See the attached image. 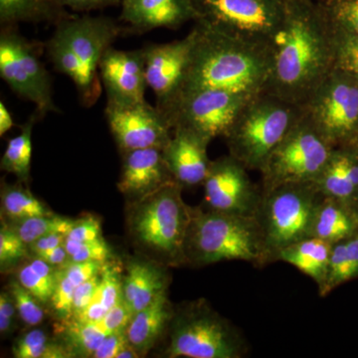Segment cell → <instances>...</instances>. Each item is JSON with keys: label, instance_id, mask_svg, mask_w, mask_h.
I'll return each mask as SVG.
<instances>
[{"label": "cell", "instance_id": "cell-1", "mask_svg": "<svg viewBox=\"0 0 358 358\" xmlns=\"http://www.w3.org/2000/svg\"><path fill=\"white\" fill-rule=\"evenodd\" d=\"M271 50L267 91L303 105L334 69L333 22L320 0H285Z\"/></svg>", "mask_w": 358, "mask_h": 358}, {"label": "cell", "instance_id": "cell-2", "mask_svg": "<svg viewBox=\"0 0 358 358\" xmlns=\"http://www.w3.org/2000/svg\"><path fill=\"white\" fill-rule=\"evenodd\" d=\"M192 30V56L176 96L202 90L247 96L267 91L272 70L271 43L246 38L203 18L195 20Z\"/></svg>", "mask_w": 358, "mask_h": 358}, {"label": "cell", "instance_id": "cell-3", "mask_svg": "<svg viewBox=\"0 0 358 358\" xmlns=\"http://www.w3.org/2000/svg\"><path fill=\"white\" fill-rule=\"evenodd\" d=\"M55 26L46 44L54 69L74 83L83 107H93L102 94L101 61L122 28L112 18L90 15L70 16Z\"/></svg>", "mask_w": 358, "mask_h": 358}, {"label": "cell", "instance_id": "cell-4", "mask_svg": "<svg viewBox=\"0 0 358 358\" xmlns=\"http://www.w3.org/2000/svg\"><path fill=\"white\" fill-rule=\"evenodd\" d=\"M182 186L169 183L138 201L127 202L126 230L138 254L166 267L186 266L185 240L192 207Z\"/></svg>", "mask_w": 358, "mask_h": 358}, {"label": "cell", "instance_id": "cell-5", "mask_svg": "<svg viewBox=\"0 0 358 358\" xmlns=\"http://www.w3.org/2000/svg\"><path fill=\"white\" fill-rule=\"evenodd\" d=\"M186 266L205 267L224 261H245L256 267L271 263L256 216L192 207L185 240Z\"/></svg>", "mask_w": 358, "mask_h": 358}, {"label": "cell", "instance_id": "cell-6", "mask_svg": "<svg viewBox=\"0 0 358 358\" xmlns=\"http://www.w3.org/2000/svg\"><path fill=\"white\" fill-rule=\"evenodd\" d=\"M164 357L243 358L249 353L244 334L204 299L174 308Z\"/></svg>", "mask_w": 358, "mask_h": 358}, {"label": "cell", "instance_id": "cell-7", "mask_svg": "<svg viewBox=\"0 0 358 358\" xmlns=\"http://www.w3.org/2000/svg\"><path fill=\"white\" fill-rule=\"evenodd\" d=\"M301 106L265 91L250 99L225 136L231 157L248 171H259L292 127Z\"/></svg>", "mask_w": 358, "mask_h": 358}, {"label": "cell", "instance_id": "cell-8", "mask_svg": "<svg viewBox=\"0 0 358 358\" xmlns=\"http://www.w3.org/2000/svg\"><path fill=\"white\" fill-rule=\"evenodd\" d=\"M324 194L315 182L289 183L262 192L256 218L271 263L282 249L312 237L315 212Z\"/></svg>", "mask_w": 358, "mask_h": 358}, {"label": "cell", "instance_id": "cell-9", "mask_svg": "<svg viewBox=\"0 0 358 358\" xmlns=\"http://www.w3.org/2000/svg\"><path fill=\"white\" fill-rule=\"evenodd\" d=\"M334 148H358V79L334 68L301 106Z\"/></svg>", "mask_w": 358, "mask_h": 358}, {"label": "cell", "instance_id": "cell-10", "mask_svg": "<svg viewBox=\"0 0 358 358\" xmlns=\"http://www.w3.org/2000/svg\"><path fill=\"white\" fill-rule=\"evenodd\" d=\"M333 150L303 113L261 169V189L315 182Z\"/></svg>", "mask_w": 358, "mask_h": 358}, {"label": "cell", "instance_id": "cell-11", "mask_svg": "<svg viewBox=\"0 0 358 358\" xmlns=\"http://www.w3.org/2000/svg\"><path fill=\"white\" fill-rule=\"evenodd\" d=\"M13 26H2L0 32V76L13 93L34 103L37 115L59 113L50 74L40 58L41 49Z\"/></svg>", "mask_w": 358, "mask_h": 358}, {"label": "cell", "instance_id": "cell-12", "mask_svg": "<svg viewBox=\"0 0 358 358\" xmlns=\"http://www.w3.org/2000/svg\"><path fill=\"white\" fill-rule=\"evenodd\" d=\"M254 96L219 90H202L179 94L159 109L171 129H189L211 141L225 138L233 122Z\"/></svg>", "mask_w": 358, "mask_h": 358}, {"label": "cell", "instance_id": "cell-13", "mask_svg": "<svg viewBox=\"0 0 358 358\" xmlns=\"http://www.w3.org/2000/svg\"><path fill=\"white\" fill-rule=\"evenodd\" d=\"M200 17L246 38L271 43L285 0H192Z\"/></svg>", "mask_w": 358, "mask_h": 358}, {"label": "cell", "instance_id": "cell-14", "mask_svg": "<svg viewBox=\"0 0 358 358\" xmlns=\"http://www.w3.org/2000/svg\"><path fill=\"white\" fill-rule=\"evenodd\" d=\"M105 115L122 155L143 148L162 150L173 134L166 115L145 100L126 103L107 102Z\"/></svg>", "mask_w": 358, "mask_h": 358}, {"label": "cell", "instance_id": "cell-15", "mask_svg": "<svg viewBox=\"0 0 358 358\" xmlns=\"http://www.w3.org/2000/svg\"><path fill=\"white\" fill-rule=\"evenodd\" d=\"M246 169L230 155L211 160L203 182L204 207L211 210L256 216L262 199L261 186L252 181Z\"/></svg>", "mask_w": 358, "mask_h": 358}, {"label": "cell", "instance_id": "cell-16", "mask_svg": "<svg viewBox=\"0 0 358 358\" xmlns=\"http://www.w3.org/2000/svg\"><path fill=\"white\" fill-rule=\"evenodd\" d=\"M194 34L192 30L182 39L143 47L148 87L157 96V107L162 109L180 89L189 64Z\"/></svg>", "mask_w": 358, "mask_h": 358}, {"label": "cell", "instance_id": "cell-17", "mask_svg": "<svg viewBox=\"0 0 358 358\" xmlns=\"http://www.w3.org/2000/svg\"><path fill=\"white\" fill-rule=\"evenodd\" d=\"M107 102L126 103L145 100L148 88L143 49L119 50L110 47L100 64Z\"/></svg>", "mask_w": 358, "mask_h": 358}, {"label": "cell", "instance_id": "cell-18", "mask_svg": "<svg viewBox=\"0 0 358 358\" xmlns=\"http://www.w3.org/2000/svg\"><path fill=\"white\" fill-rule=\"evenodd\" d=\"M122 157L117 186L127 202L138 201L169 183L176 182L159 148L131 150Z\"/></svg>", "mask_w": 358, "mask_h": 358}, {"label": "cell", "instance_id": "cell-19", "mask_svg": "<svg viewBox=\"0 0 358 358\" xmlns=\"http://www.w3.org/2000/svg\"><path fill=\"white\" fill-rule=\"evenodd\" d=\"M210 141L189 129H173L162 155L174 180L182 187L203 185L211 160L207 154Z\"/></svg>", "mask_w": 358, "mask_h": 358}, {"label": "cell", "instance_id": "cell-20", "mask_svg": "<svg viewBox=\"0 0 358 358\" xmlns=\"http://www.w3.org/2000/svg\"><path fill=\"white\" fill-rule=\"evenodd\" d=\"M121 18L136 32L176 29L200 17L192 0H122Z\"/></svg>", "mask_w": 358, "mask_h": 358}, {"label": "cell", "instance_id": "cell-21", "mask_svg": "<svg viewBox=\"0 0 358 358\" xmlns=\"http://www.w3.org/2000/svg\"><path fill=\"white\" fill-rule=\"evenodd\" d=\"M122 273V300L134 313L148 307L162 292L169 289L171 278L167 267L148 257H129Z\"/></svg>", "mask_w": 358, "mask_h": 358}, {"label": "cell", "instance_id": "cell-22", "mask_svg": "<svg viewBox=\"0 0 358 358\" xmlns=\"http://www.w3.org/2000/svg\"><path fill=\"white\" fill-rule=\"evenodd\" d=\"M173 303L169 301V289L160 293L148 307L134 313L126 329L129 345L145 357L155 346L166 336L174 315Z\"/></svg>", "mask_w": 358, "mask_h": 358}, {"label": "cell", "instance_id": "cell-23", "mask_svg": "<svg viewBox=\"0 0 358 358\" xmlns=\"http://www.w3.org/2000/svg\"><path fill=\"white\" fill-rule=\"evenodd\" d=\"M315 183L324 196L355 206L358 202V148H334Z\"/></svg>", "mask_w": 358, "mask_h": 358}, {"label": "cell", "instance_id": "cell-24", "mask_svg": "<svg viewBox=\"0 0 358 358\" xmlns=\"http://www.w3.org/2000/svg\"><path fill=\"white\" fill-rule=\"evenodd\" d=\"M333 245L319 238H307L282 249L277 261L288 263L310 277L317 284L320 294L326 285Z\"/></svg>", "mask_w": 358, "mask_h": 358}, {"label": "cell", "instance_id": "cell-25", "mask_svg": "<svg viewBox=\"0 0 358 358\" xmlns=\"http://www.w3.org/2000/svg\"><path fill=\"white\" fill-rule=\"evenodd\" d=\"M355 234L357 222L353 206L324 195L315 212L312 237L336 244Z\"/></svg>", "mask_w": 358, "mask_h": 358}, {"label": "cell", "instance_id": "cell-26", "mask_svg": "<svg viewBox=\"0 0 358 358\" xmlns=\"http://www.w3.org/2000/svg\"><path fill=\"white\" fill-rule=\"evenodd\" d=\"M70 16L57 0H0L2 26L20 22H47L56 25Z\"/></svg>", "mask_w": 358, "mask_h": 358}, {"label": "cell", "instance_id": "cell-27", "mask_svg": "<svg viewBox=\"0 0 358 358\" xmlns=\"http://www.w3.org/2000/svg\"><path fill=\"white\" fill-rule=\"evenodd\" d=\"M60 322L56 331L75 357H93L103 339L109 334L101 322L75 319L60 320Z\"/></svg>", "mask_w": 358, "mask_h": 358}, {"label": "cell", "instance_id": "cell-28", "mask_svg": "<svg viewBox=\"0 0 358 358\" xmlns=\"http://www.w3.org/2000/svg\"><path fill=\"white\" fill-rule=\"evenodd\" d=\"M38 115L35 113L23 126L21 133L10 138L0 160L2 171L13 174L20 182L27 185L31 171L32 131Z\"/></svg>", "mask_w": 358, "mask_h": 358}, {"label": "cell", "instance_id": "cell-29", "mask_svg": "<svg viewBox=\"0 0 358 358\" xmlns=\"http://www.w3.org/2000/svg\"><path fill=\"white\" fill-rule=\"evenodd\" d=\"M18 181L15 185L1 183V218L6 221H20L36 216L50 215L53 212L44 202L34 196Z\"/></svg>", "mask_w": 358, "mask_h": 358}, {"label": "cell", "instance_id": "cell-30", "mask_svg": "<svg viewBox=\"0 0 358 358\" xmlns=\"http://www.w3.org/2000/svg\"><path fill=\"white\" fill-rule=\"evenodd\" d=\"M57 268L32 255L17 268L15 278L37 300L49 306L57 281Z\"/></svg>", "mask_w": 358, "mask_h": 358}, {"label": "cell", "instance_id": "cell-31", "mask_svg": "<svg viewBox=\"0 0 358 358\" xmlns=\"http://www.w3.org/2000/svg\"><path fill=\"white\" fill-rule=\"evenodd\" d=\"M15 358H71L75 357L64 341L49 338L41 329L26 331L16 339L13 346Z\"/></svg>", "mask_w": 358, "mask_h": 358}, {"label": "cell", "instance_id": "cell-32", "mask_svg": "<svg viewBox=\"0 0 358 358\" xmlns=\"http://www.w3.org/2000/svg\"><path fill=\"white\" fill-rule=\"evenodd\" d=\"M2 221H4L9 227L13 228L28 246L39 238L53 234V233H63L68 235L75 222L73 219L62 217L54 213L50 215L27 218L24 220L6 221L2 219Z\"/></svg>", "mask_w": 358, "mask_h": 358}, {"label": "cell", "instance_id": "cell-33", "mask_svg": "<svg viewBox=\"0 0 358 358\" xmlns=\"http://www.w3.org/2000/svg\"><path fill=\"white\" fill-rule=\"evenodd\" d=\"M333 27L334 68L358 79V36L334 22Z\"/></svg>", "mask_w": 358, "mask_h": 358}, {"label": "cell", "instance_id": "cell-34", "mask_svg": "<svg viewBox=\"0 0 358 358\" xmlns=\"http://www.w3.org/2000/svg\"><path fill=\"white\" fill-rule=\"evenodd\" d=\"M10 296H13L18 317L23 324L28 327L39 326L46 317L43 307L45 306L27 289H25L20 282L13 278L9 281L8 289Z\"/></svg>", "mask_w": 358, "mask_h": 358}, {"label": "cell", "instance_id": "cell-35", "mask_svg": "<svg viewBox=\"0 0 358 358\" xmlns=\"http://www.w3.org/2000/svg\"><path fill=\"white\" fill-rule=\"evenodd\" d=\"M352 280V268H350L345 241L338 242L333 245L329 268H327L326 285L320 296L324 298L334 289Z\"/></svg>", "mask_w": 358, "mask_h": 358}, {"label": "cell", "instance_id": "cell-36", "mask_svg": "<svg viewBox=\"0 0 358 358\" xmlns=\"http://www.w3.org/2000/svg\"><path fill=\"white\" fill-rule=\"evenodd\" d=\"M28 245L20 235L1 220L0 228V268L2 272L14 267L29 257Z\"/></svg>", "mask_w": 358, "mask_h": 358}, {"label": "cell", "instance_id": "cell-37", "mask_svg": "<svg viewBox=\"0 0 358 358\" xmlns=\"http://www.w3.org/2000/svg\"><path fill=\"white\" fill-rule=\"evenodd\" d=\"M64 247L72 262L95 261L107 263L113 259V250L103 237L87 242L77 241L66 237Z\"/></svg>", "mask_w": 358, "mask_h": 358}, {"label": "cell", "instance_id": "cell-38", "mask_svg": "<svg viewBox=\"0 0 358 358\" xmlns=\"http://www.w3.org/2000/svg\"><path fill=\"white\" fill-rule=\"evenodd\" d=\"M95 299L107 310L117 305L122 299V273L120 270V266L112 261L103 266Z\"/></svg>", "mask_w": 358, "mask_h": 358}, {"label": "cell", "instance_id": "cell-39", "mask_svg": "<svg viewBox=\"0 0 358 358\" xmlns=\"http://www.w3.org/2000/svg\"><path fill=\"white\" fill-rule=\"evenodd\" d=\"M331 20L358 36V0H320Z\"/></svg>", "mask_w": 358, "mask_h": 358}, {"label": "cell", "instance_id": "cell-40", "mask_svg": "<svg viewBox=\"0 0 358 358\" xmlns=\"http://www.w3.org/2000/svg\"><path fill=\"white\" fill-rule=\"evenodd\" d=\"M76 286L68 279L62 268H58L57 281L49 306L60 320L70 319L73 313V303Z\"/></svg>", "mask_w": 358, "mask_h": 358}, {"label": "cell", "instance_id": "cell-41", "mask_svg": "<svg viewBox=\"0 0 358 358\" xmlns=\"http://www.w3.org/2000/svg\"><path fill=\"white\" fill-rule=\"evenodd\" d=\"M105 264L95 262V261H88V262H72L70 261L67 265L60 268H62L68 279L77 287L89 281L92 278L102 274Z\"/></svg>", "mask_w": 358, "mask_h": 358}, {"label": "cell", "instance_id": "cell-42", "mask_svg": "<svg viewBox=\"0 0 358 358\" xmlns=\"http://www.w3.org/2000/svg\"><path fill=\"white\" fill-rule=\"evenodd\" d=\"M67 237L77 241L87 242L102 238L101 220L93 215H86L76 219Z\"/></svg>", "mask_w": 358, "mask_h": 358}, {"label": "cell", "instance_id": "cell-43", "mask_svg": "<svg viewBox=\"0 0 358 358\" xmlns=\"http://www.w3.org/2000/svg\"><path fill=\"white\" fill-rule=\"evenodd\" d=\"M131 317H133V313L122 299L117 305L108 310L100 322L108 333H115V331H126Z\"/></svg>", "mask_w": 358, "mask_h": 358}, {"label": "cell", "instance_id": "cell-44", "mask_svg": "<svg viewBox=\"0 0 358 358\" xmlns=\"http://www.w3.org/2000/svg\"><path fill=\"white\" fill-rule=\"evenodd\" d=\"M100 282L101 275H99L76 287L74 294V303H73L72 317L79 315L88 308L90 303L96 296Z\"/></svg>", "mask_w": 358, "mask_h": 358}, {"label": "cell", "instance_id": "cell-45", "mask_svg": "<svg viewBox=\"0 0 358 358\" xmlns=\"http://www.w3.org/2000/svg\"><path fill=\"white\" fill-rule=\"evenodd\" d=\"M129 345L126 331L110 333L103 339L93 358H117L122 348Z\"/></svg>", "mask_w": 358, "mask_h": 358}, {"label": "cell", "instance_id": "cell-46", "mask_svg": "<svg viewBox=\"0 0 358 358\" xmlns=\"http://www.w3.org/2000/svg\"><path fill=\"white\" fill-rule=\"evenodd\" d=\"M17 315L13 296L8 291H2L0 294V334L2 336L13 333Z\"/></svg>", "mask_w": 358, "mask_h": 358}, {"label": "cell", "instance_id": "cell-47", "mask_svg": "<svg viewBox=\"0 0 358 358\" xmlns=\"http://www.w3.org/2000/svg\"><path fill=\"white\" fill-rule=\"evenodd\" d=\"M60 6L64 8H70L74 11H91L103 9L106 7L119 6L122 0H57Z\"/></svg>", "mask_w": 358, "mask_h": 358}, {"label": "cell", "instance_id": "cell-48", "mask_svg": "<svg viewBox=\"0 0 358 358\" xmlns=\"http://www.w3.org/2000/svg\"><path fill=\"white\" fill-rule=\"evenodd\" d=\"M66 237H67V235L63 234V233H53V234L39 238L38 240L28 246L29 247L30 254L36 255V254L47 251V250L61 246V245L64 244Z\"/></svg>", "mask_w": 358, "mask_h": 358}, {"label": "cell", "instance_id": "cell-49", "mask_svg": "<svg viewBox=\"0 0 358 358\" xmlns=\"http://www.w3.org/2000/svg\"><path fill=\"white\" fill-rule=\"evenodd\" d=\"M33 256L38 257L45 262L48 263L49 265L57 268L64 267L65 265L70 262V256L68 252L66 251L64 244Z\"/></svg>", "mask_w": 358, "mask_h": 358}, {"label": "cell", "instance_id": "cell-50", "mask_svg": "<svg viewBox=\"0 0 358 358\" xmlns=\"http://www.w3.org/2000/svg\"><path fill=\"white\" fill-rule=\"evenodd\" d=\"M348 248V259L352 268V280L358 278V234L353 235L350 239L345 240Z\"/></svg>", "mask_w": 358, "mask_h": 358}, {"label": "cell", "instance_id": "cell-51", "mask_svg": "<svg viewBox=\"0 0 358 358\" xmlns=\"http://www.w3.org/2000/svg\"><path fill=\"white\" fill-rule=\"evenodd\" d=\"M13 127L14 120L13 115L7 109L6 103L0 101V136H3Z\"/></svg>", "mask_w": 358, "mask_h": 358}, {"label": "cell", "instance_id": "cell-52", "mask_svg": "<svg viewBox=\"0 0 358 358\" xmlns=\"http://www.w3.org/2000/svg\"><path fill=\"white\" fill-rule=\"evenodd\" d=\"M353 209H355V218H357V234H358V202L357 204L353 206Z\"/></svg>", "mask_w": 358, "mask_h": 358}]
</instances>
